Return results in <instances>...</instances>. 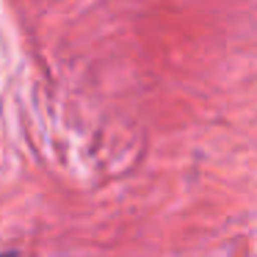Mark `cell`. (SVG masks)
<instances>
[{"label":"cell","instance_id":"6da1fadb","mask_svg":"<svg viewBox=\"0 0 257 257\" xmlns=\"http://www.w3.org/2000/svg\"><path fill=\"white\" fill-rule=\"evenodd\" d=\"M0 257H17V254H0Z\"/></svg>","mask_w":257,"mask_h":257}]
</instances>
